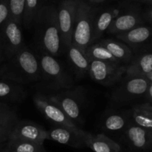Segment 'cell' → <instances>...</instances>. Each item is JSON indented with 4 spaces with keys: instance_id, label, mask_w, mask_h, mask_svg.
Instances as JSON below:
<instances>
[{
    "instance_id": "6da1fadb",
    "label": "cell",
    "mask_w": 152,
    "mask_h": 152,
    "mask_svg": "<svg viewBox=\"0 0 152 152\" xmlns=\"http://www.w3.org/2000/svg\"><path fill=\"white\" fill-rule=\"evenodd\" d=\"M0 77L23 85L40 82V64L36 52L26 46L0 66Z\"/></svg>"
},
{
    "instance_id": "7a4b0ae2",
    "label": "cell",
    "mask_w": 152,
    "mask_h": 152,
    "mask_svg": "<svg viewBox=\"0 0 152 152\" xmlns=\"http://www.w3.org/2000/svg\"><path fill=\"white\" fill-rule=\"evenodd\" d=\"M35 41L39 51L58 57L64 50L58 21L57 9L53 7L40 8L34 25Z\"/></svg>"
},
{
    "instance_id": "3957f363",
    "label": "cell",
    "mask_w": 152,
    "mask_h": 152,
    "mask_svg": "<svg viewBox=\"0 0 152 152\" xmlns=\"http://www.w3.org/2000/svg\"><path fill=\"white\" fill-rule=\"evenodd\" d=\"M36 53L40 64V83L42 87L56 92L74 86L72 77L55 57L40 51Z\"/></svg>"
},
{
    "instance_id": "277c9868",
    "label": "cell",
    "mask_w": 152,
    "mask_h": 152,
    "mask_svg": "<svg viewBox=\"0 0 152 152\" xmlns=\"http://www.w3.org/2000/svg\"><path fill=\"white\" fill-rule=\"evenodd\" d=\"M48 96L76 125L82 123L83 113L87 101L84 87L73 86L66 90L52 92Z\"/></svg>"
},
{
    "instance_id": "5b68a950",
    "label": "cell",
    "mask_w": 152,
    "mask_h": 152,
    "mask_svg": "<svg viewBox=\"0 0 152 152\" xmlns=\"http://www.w3.org/2000/svg\"><path fill=\"white\" fill-rule=\"evenodd\" d=\"M150 83L146 77L125 75L110 94V100L116 104L130 103L145 96Z\"/></svg>"
},
{
    "instance_id": "8992f818",
    "label": "cell",
    "mask_w": 152,
    "mask_h": 152,
    "mask_svg": "<svg viewBox=\"0 0 152 152\" xmlns=\"http://www.w3.org/2000/svg\"><path fill=\"white\" fill-rule=\"evenodd\" d=\"M96 15L88 4L78 1L72 43L86 52L93 44V34Z\"/></svg>"
},
{
    "instance_id": "52a82bcc",
    "label": "cell",
    "mask_w": 152,
    "mask_h": 152,
    "mask_svg": "<svg viewBox=\"0 0 152 152\" xmlns=\"http://www.w3.org/2000/svg\"><path fill=\"white\" fill-rule=\"evenodd\" d=\"M33 102L38 110L54 125L66 127L76 131L81 130L48 95L41 93H35Z\"/></svg>"
},
{
    "instance_id": "ba28073f",
    "label": "cell",
    "mask_w": 152,
    "mask_h": 152,
    "mask_svg": "<svg viewBox=\"0 0 152 152\" xmlns=\"http://www.w3.org/2000/svg\"><path fill=\"white\" fill-rule=\"evenodd\" d=\"M125 72V65H115L104 61L90 60L89 75L93 81L103 86H115L123 78Z\"/></svg>"
},
{
    "instance_id": "9c48e42d",
    "label": "cell",
    "mask_w": 152,
    "mask_h": 152,
    "mask_svg": "<svg viewBox=\"0 0 152 152\" xmlns=\"http://www.w3.org/2000/svg\"><path fill=\"white\" fill-rule=\"evenodd\" d=\"M78 5V0H65L57 9L61 40L65 51L72 44Z\"/></svg>"
},
{
    "instance_id": "30bf717a",
    "label": "cell",
    "mask_w": 152,
    "mask_h": 152,
    "mask_svg": "<svg viewBox=\"0 0 152 152\" xmlns=\"http://www.w3.org/2000/svg\"><path fill=\"white\" fill-rule=\"evenodd\" d=\"M121 140L132 152H152V131L139 126L132 120L122 134Z\"/></svg>"
},
{
    "instance_id": "8fae6325",
    "label": "cell",
    "mask_w": 152,
    "mask_h": 152,
    "mask_svg": "<svg viewBox=\"0 0 152 152\" xmlns=\"http://www.w3.org/2000/svg\"><path fill=\"white\" fill-rule=\"evenodd\" d=\"M22 26L15 20L10 18L0 29V37L5 48L6 61L26 46Z\"/></svg>"
},
{
    "instance_id": "7c38bea8",
    "label": "cell",
    "mask_w": 152,
    "mask_h": 152,
    "mask_svg": "<svg viewBox=\"0 0 152 152\" xmlns=\"http://www.w3.org/2000/svg\"><path fill=\"white\" fill-rule=\"evenodd\" d=\"M119 40L128 45L134 54L152 52V26H141L126 33L116 35Z\"/></svg>"
},
{
    "instance_id": "4fadbf2b",
    "label": "cell",
    "mask_w": 152,
    "mask_h": 152,
    "mask_svg": "<svg viewBox=\"0 0 152 152\" xmlns=\"http://www.w3.org/2000/svg\"><path fill=\"white\" fill-rule=\"evenodd\" d=\"M19 139L43 145V142L48 140V131L42 125L29 120L19 121L9 140Z\"/></svg>"
},
{
    "instance_id": "5bb4252c",
    "label": "cell",
    "mask_w": 152,
    "mask_h": 152,
    "mask_svg": "<svg viewBox=\"0 0 152 152\" xmlns=\"http://www.w3.org/2000/svg\"><path fill=\"white\" fill-rule=\"evenodd\" d=\"M85 133L82 129L76 131L66 127L54 125L48 131V140L75 148H83L87 147L84 141Z\"/></svg>"
},
{
    "instance_id": "9a60e30c",
    "label": "cell",
    "mask_w": 152,
    "mask_h": 152,
    "mask_svg": "<svg viewBox=\"0 0 152 152\" xmlns=\"http://www.w3.org/2000/svg\"><path fill=\"white\" fill-rule=\"evenodd\" d=\"M141 26H144V20L140 12L137 10H130L114 19L106 32L116 36Z\"/></svg>"
},
{
    "instance_id": "2e32d148",
    "label": "cell",
    "mask_w": 152,
    "mask_h": 152,
    "mask_svg": "<svg viewBox=\"0 0 152 152\" xmlns=\"http://www.w3.org/2000/svg\"><path fill=\"white\" fill-rule=\"evenodd\" d=\"M131 120L130 110H112L103 118L102 128L106 132L122 134Z\"/></svg>"
},
{
    "instance_id": "e0dca14e",
    "label": "cell",
    "mask_w": 152,
    "mask_h": 152,
    "mask_svg": "<svg viewBox=\"0 0 152 152\" xmlns=\"http://www.w3.org/2000/svg\"><path fill=\"white\" fill-rule=\"evenodd\" d=\"M19 121L15 110L8 104L0 102V144L9 140Z\"/></svg>"
},
{
    "instance_id": "ac0fdd59",
    "label": "cell",
    "mask_w": 152,
    "mask_h": 152,
    "mask_svg": "<svg viewBox=\"0 0 152 152\" xmlns=\"http://www.w3.org/2000/svg\"><path fill=\"white\" fill-rule=\"evenodd\" d=\"M69 62L73 72L77 77L84 78L89 74L90 60L86 55V52L80 48L72 43L66 51Z\"/></svg>"
},
{
    "instance_id": "d6986e66",
    "label": "cell",
    "mask_w": 152,
    "mask_h": 152,
    "mask_svg": "<svg viewBox=\"0 0 152 152\" xmlns=\"http://www.w3.org/2000/svg\"><path fill=\"white\" fill-rule=\"evenodd\" d=\"M86 146L94 152H122L120 145L104 134H84Z\"/></svg>"
},
{
    "instance_id": "ffe728a7",
    "label": "cell",
    "mask_w": 152,
    "mask_h": 152,
    "mask_svg": "<svg viewBox=\"0 0 152 152\" xmlns=\"http://www.w3.org/2000/svg\"><path fill=\"white\" fill-rule=\"evenodd\" d=\"M27 95V90L23 84L6 79L0 81V102L6 104L21 102Z\"/></svg>"
},
{
    "instance_id": "44dd1931",
    "label": "cell",
    "mask_w": 152,
    "mask_h": 152,
    "mask_svg": "<svg viewBox=\"0 0 152 152\" xmlns=\"http://www.w3.org/2000/svg\"><path fill=\"white\" fill-rule=\"evenodd\" d=\"M152 71V52L134 54L131 62L126 66V75L145 77Z\"/></svg>"
},
{
    "instance_id": "7402d4cb",
    "label": "cell",
    "mask_w": 152,
    "mask_h": 152,
    "mask_svg": "<svg viewBox=\"0 0 152 152\" xmlns=\"http://www.w3.org/2000/svg\"><path fill=\"white\" fill-rule=\"evenodd\" d=\"M99 43L104 46L107 50H109L110 52L122 65H128L134 56V53L131 48L125 43L119 40L107 38V39L100 40Z\"/></svg>"
},
{
    "instance_id": "603a6c76",
    "label": "cell",
    "mask_w": 152,
    "mask_h": 152,
    "mask_svg": "<svg viewBox=\"0 0 152 152\" xmlns=\"http://www.w3.org/2000/svg\"><path fill=\"white\" fill-rule=\"evenodd\" d=\"M120 14L119 9L107 10L96 17L94 22L93 34V43H97L100 40L102 35L107 31V28L113 20Z\"/></svg>"
},
{
    "instance_id": "cb8c5ba5",
    "label": "cell",
    "mask_w": 152,
    "mask_h": 152,
    "mask_svg": "<svg viewBox=\"0 0 152 152\" xmlns=\"http://www.w3.org/2000/svg\"><path fill=\"white\" fill-rule=\"evenodd\" d=\"M131 119L137 125L152 131V104L143 103L136 104L131 110Z\"/></svg>"
},
{
    "instance_id": "d4e9b609",
    "label": "cell",
    "mask_w": 152,
    "mask_h": 152,
    "mask_svg": "<svg viewBox=\"0 0 152 152\" xmlns=\"http://www.w3.org/2000/svg\"><path fill=\"white\" fill-rule=\"evenodd\" d=\"M86 55L90 60H96L101 61L109 64H115V65H122L117 59H116L109 50L104 46L101 45L99 42L93 43L89 46L86 50Z\"/></svg>"
},
{
    "instance_id": "484cf974",
    "label": "cell",
    "mask_w": 152,
    "mask_h": 152,
    "mask_svg": "<svg viewBox=\"0 0 152 152\" xmlns=\"http://www.w3.org/2000/svg\"><path fill=\"white\" fill-rule=\"evenodd\" d=\"M5 145L8 152H39L43 148V145L19 139L8 140Z\"/></svg>"
},
{
    "instance_id": "4316f807",
    "label": "cell",
    "mask_w": 152,
    "mask_h": 152,
    "mask_svg": "<svg viewBox=\"0 0 152 152\" xmlns=\"http://www.w3.org/2000/svg\"><path fill=\"white\" fill-rule=\"evenodd\" d=\"M40 0H26L23 15V26L26 29H31L34 26L37 15L40 11Z\"/></svg>"
},
{
    "instance_id": "83f0119b",
    "label": "cell",
    "mask_w": 152,
    "mask_h": 152,
    "mask_svg": "<svg viewBox=\"0 0 152 152\" xmlns=\"http://www.w3.org/2000/svg\"><path fill=\"white\" fill-rule=\"evenodd\" d=\"M26 2V0H9L10 17L21 26H23Z\"/></svg>"
},
{
    "instance_id": "f1b7e54d",
    "label": "cell",
    "mask_w": 152,
    "mask_h": 152,
    "mask_svg": "<svg viewBox=\"0 0 152 152\" xmlns=\"http://www.w3.org/2000/svg\"><path fill=\"white\" fill-rule=\"evenodd\" d=\"M10 18L9 0H0V29Z\"/></svg>"
},
{
    "instance_id": "f546056e",
    "label": "cell",
    "mask_w": 152,
    "mask_h": 152,
    "mask_svg": "<svg viewBox=\"0 0 152 152\" xmlns=\"http://www.w3.org/2000/svg\"><path fill=\"white\" fill-rule=\"evenodd\" d=\"M5 61H6V56H5V48H4L3 43H2L1 37H0V66L2 65Z\"/></svg>"
},
{
    "instance_id": "4dcf8cb0",
    "label": "cell",
    "mask_w": 152,
    "mask_h": 152,
    "mask_svg": "<svg viewBox=\"0 0 152 152\" xmlns=\"http://www.w3.org/2000/svg\"><path fill=\"white\" fill-rule=\"evenodd\" d=\"M145 98L147 99L148 103L152 104V82H151L150 84H149L147 92H146Z\"/></svg>"
},
{
    "instance_id": "1f68e13d",
    "label": "cell",
    "mask_w": 152,
    "mask_h": 152,
    "mask_svg": "<svg viewBox=\"0 0 152 152\" xmlns=\"http://www.w3.org/2000/svg\"><path fill=\"white\" fill-rule=\"evenodd\" d=\"M144 18L147 21L150 22V23H151L152 24V8H151V9H149L148 11H147V12L144 15Z\"/></svg>"
},
{
    "instance_id": "d6a6232c",
    "label": "cell",
    "mask_w": 152,
    "mask_h": 152,
    "mask_svg": "<svg viewBox=\"0 0 152 152\" xmlns=\"http://www.w3.org/2000/svg\"><path fill=\"white\" fill-rule=\"evenodd\" d=\"M0 152H8V149H7L6 148L5 142L0 144Z\"/></svg>"
},
{
    "instance_id": "836d02e7",
    "label": "cell",
    "mask_w": 152,
    "mask_h": 152,
    "mask_svg": "<svg viewBox=\"0 0 152 152\" xmlns=\"http://www.w3.org/2000/svg\"><path fill=\"white\" fill-rule=\"evenodd\" d=\"M145 77L149 80V81H151V82H152V71L151 72H149L148 74L145 76Z\"/></svg>"
},
{
    "instance_id": "e575fe53",
    "label": "cell",
    "mask_w": 152,
    "mask_h": 152,
    "mask_svg": "<svg viewBox=\"0 0 152 152\" xmlns=\"http://www.w3.org/2000/svg\"><path fill=\"white\" fill-rule=\"evenodd\" d=\"M140 2H145V3L150 4V5H152V0H140Z\"/></svg>"
},
{
    "instance_id": "d590c367",
    "label": "cell",
    "mask_w": 152,
    "mask_h": 152,
    "mask_svg": "<svg viewBox=\"0 0 152 152\" xmlns=\"http://www.w3.org/2000/svg\"><path fill=\"white\" fill-rule=\"evenodd\" d=\"M92 2H103L104 0H90Z\"/></svg>"
},
{
    "instance_id": "8d00e7d4",
    "label": "cell",
    "mask_w": 152,
    "mask_h": 152,
    "mask_svg": "<svg viewBox=\"0 0 152 152\" xmlns=\"http://www.w3.org/2000/svg\"><path fill=\"white\" fill-rule=\"evenodd\" d=\"M39 152H46V151H45L44 148H42V149H41V150H40V151H39Z\"/></svg>"
},
{
    "instance_id": "74e56055",
    "label": "cell",
    "mask_w": 152,
    "mask_h": 152,
    "mask_svg": "<svg viewBox=\"0 0 152 152\" xmlns=\"http://www.w3.org/2000/svg\"><path fill=\"white\" fill-rule=\"evenodd\" d=\"M151 26H152V24H151Z\"/></svg>"
}]
</instances>
